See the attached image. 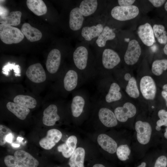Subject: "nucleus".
Listing matches in <instances>:
<instances>
[{
    "mask_svg": "<svg viewBox=\"0 0 167 167\" xmlns=\"http://www.w3.org/2000/svg\"><path fill=\"white\" fill-rule=\"evenodd\" d=\"M108 20L107 11L101 15L86 19L77 37L81 42L92 45L102 32Z\"/></svg>",
    "mask_w": 167,
    "mask_h": 167,
    "instance_id": "obj_1",
    "label": "nucleus"
},
{
    "mask_svg": "<svg viewBox=\"0 0 167 167\" xmlns=\"http://www.w3.org/2000/svg\"><path fill=\"white\" fill-rule=\"evenodd\" d=\"M89 45L81 42L76 45L72 53V60L75 68L80 73L95 69V57Z\"/></svg>",
    "mask_w": 167,
    "mask_h": 167,
    "instance_id": "obj_2",
    "label": "nucleus"
},
{
    "mask_svg": "<svg viewBox=\"0 0 167 167\" xmlns=\"http://www.w3.org/2000/svg\"><path fill=\"white\" fill-rule=\"evenodd\" d=\"M121 61L118 53L111 48L97 49L95 57V68L100 71L111 70L117 66Z\"/></svg>",
    "mask_w": 167,
    "mask_h": 167,
    "instance_id": "obj_3",
    "label": "nucleus"
},
{
    "mask_svg": "<svg viewBox=\"0 0 167 167\" xmlns=\"http://www.w3.org/2000/svg\"><path fill=\"white\" fill-rule=\"evenodd\" d=\"M105 2L98 0H83L76 4L81 13L86 18L103 14L107 11Z\"/></svg>",
    "mask_w": 167,
    "mask_h": 167,
    "instance_id": "obj_4",
    "label": "nucleus"
},
{
    "mask_svg": "<svg viewBox=\"0 0 167 167\" xmlns=\"http://www.w3.org/2000/svg\"><path fill=\"white\" fill-rule=\"evenodd\" d=\"M24 35L17 28L1 24L0 38L7 44L18 43L24 38Z\"/></svg>",
    "mask_w": 167,
    "mask_h": 167,
    "instance_id": "obj_5",
    "label": "nucleus"
},
{
    "mask_svg": "<svg viewBox=\"0 0 167 167\" xmlns=\"http://www.w3.org/2000/svg\"><path fill=\"white\" fill-rule=\"evenodd\" d=\"M139 13V8L132 5L128 6H116L110 11V15L114 19L123 21L130 20L137 16Z\"/></svg>",
    "mask_w": 167,
    "mask_h": 167,
    "instance_id": "obj_6",
    "label": "nucleus"
},
{
    "mask_svg": "<svg viewBox=\"0 0 167 167\" xmlns=\"http://www.w3.org/2000/svg\"><path fill=\"white\" fill-rule=\"evenodd\" d=\"M115 31L114 28L108 24L107 21L102 32L92 45L94 46L96 50L108 48L109 43L116 38Z\"/></svg>",
    "mask_w": 167,
    "mask_h": 167,
    "instance_id": "obj_7",
    "label": "nucleus"
},
{
    "mask_svg": "<svg viewBox=\"0 0 167 167\" xmlns=\"http://www.w3.org/2000/svg\"><path fill=\"white\" fill-rule=\"evenodd\" d=\"M85 19L76 3L70 11L69 19V28L75 32L76 36H78Z\"/></svg>",
    "mask_w": 167,
    "mask_h": 167,
    "instance_id": "obj_8",
    "label": "nucleus"
},
{
    "mask_svg": "<svg viewBox=\"0 0 167 167\" xmlns=\"http://www.w3.org/2000/svg\"><path fill=\"white\" fill-rule=\"evenodd\" d=\"M141 53V49L139 43L136 40L129 41L124 57L125 63L128 65H133L138 61Z\"/></svg>",
    "mask_w": 167,
    "mask_h": 167,
    "instance_id": "obj_9",
    "label": "nucleus"
},
{
    "mask_svg": "<svg viewBox=\"0 0 167 167\" xmlns=\"http://www.w3.org/2000/svg\"><path fill=\"white\" fill-rule=\"evenodd\" d=\"M140 88L143 96L147 100H153L156 96V88L152 78L146 75L142 77L140 82Z\"/></svg>",
    "mask_w": 167,
    "mask_h": 167,
    "instance_id": "obj_10",
    "label": "nucleus"
},
{
    "mask_svg": "<svg viewBox=\"0 0 167 167\" xmlns=\"http://www.w3.org/2000/svg\"><path fill=\"white\" fill-rule=\"evenodd\" d=\"M135 129L139 142L143 145L148 143L150 140L152 132L150 124L147 122L138 121L135 123Z\"/></svg>",
    "mask_w": 167,
    "mask_h": 167,
    "instance_id": "obj_11",
    "label": "nucleus"
},
{
    "mask_svg": "<svg viewBox=\"0 0 167 167\" xmlns=\"http://www.w3.org/2000/svg\"><path fill=\"white\" fill-rule=\"evenodd\" d=\"M26 74L29 80L35 83H42L46 79L45 71L39 63L30 66L26 70Z\"/></svg>",
    "mask_w": 167,
    "mask_h": 167,
    "instance_id": "obj_12",
    "label": "nucleus"
},
{
    "mask_svg": "<svg viewBox=\"0 0 167 167\" xmlns=\"http://www.w3.org/2000/svg\"><path fill=\"white\" fill-rule=\"evenodd\" d=\"M114 113L118 121L123 122L135 115L136 109L133 104L127 102L124 103L122 106L116 107Z\"/></svg>",
    "mask_w": 167,
    "mask_h": 167,
    "instance_id": "obj_13",
    "label": "nucleus"
},
{
    "mask_svg": "<svg viewBox=\"0 0 167 167\" xmlns=\"http://www.w3.org/2000/svg\"><path fill=\"white\" fill-rule=\"evenodd\" d=\"M62 136V133L60 131L56 129H52L47 131L46 136L40 140L39 143L44 149L49 150L60 141Z\"/></svg>",
    "mask_w": 167,
    "mask_h": 167,
    "instance_id": "obj_14",
    "label": "nucleus"
},
{
    "mask_svg": "<svg viewBox=\"0 0 167 167\" xmlns=\"http://www.w3.org/2000/svg\"><path fill=\"white\" fill-rule=\"evenodd\" d=\"M61 61V53L58 49L55 48L49 53L46 62V67L50 73H56L58 71Z\"/></svg>",
    "mask_w": 167,
    "mask_h": 167,
    "instance_id": "obj_15",
    "label": "nucleus"
},
{
    "mask_svg": "<svg viewBox=\"0 0 167 167\" xmlns=\"http://www.w3.org/2000/svg\"><path fill=\"white\" fill-rule=\"evenodd\" d=\"M137 33L140 39L145 45L150 46L155 42V36L153 28L148 23L139 25Z\"/></svg>",
    "mask_w": 167,
    "mask_h": 167,
    "instance_id": "obj_16",
    "label": "nucleus"
},
{
    "mask_svg": "<svg viewBox=\"0 0 167 167\" xmlns=\"http://www.w3.org/2000/svg\"><path fill=\"white\" fill-rule=\"evenodd\" d=\"M80 73L75 68L68 70L66 73L63 80V87L68 92L74 90L78 86Z\"/></svg>",
    "mask_w": 167,
    "mask_h": 167,
    "instance_id": "obj_17",
    "label": "nucleus"
},
{
    "mask_svg": "<svg viewBox=\"0 0 167 167\" xmlns=\"http://www.w3.org/2000/svg\"><path fill=\"white\" fill-rule=\"evenodd\" d=\"M58 112V107L55 104H51L45 108L43 112L42 121L44 124L48 126L54 125L60 119Z\"/></svg>",
    "mask_w": 167,
    "mask_h": 167,
    "instance_id": "obj_18",
    "label": "nucleus"
},
{
    "mask_svg": "<svg viewBox=\"0 0 167 167\" xmlns=\"http://www.w3.org/2000/svg\"><path fill=\"white\" fill-rule=\"evenodd\" d=\"M98 116L101 122L107 127H114L118 124V120L114 113L108 108H101L98 111Z\"/></svg>",
    "mask_w": 167,
    "mask_h": 167,
    "instance_id": "obj_19",
    "label": "nucleus"
},
{
    "mask_svg": "<svg viewBox=\"0 0 167 167\" xmlns=\"http://www.w3.org/2000/svg\"><path fill=\"white\" fill-rule=\"evenodd\" d=\"M77 142V139L75 136H70L65 143L58 147V151L61 152L64 157L69 158L76 149Z\"/></svg>",
    "mask_w": 167,
    "mask_h": 167,
    "instance_id": "obj_20",
    "label": "nucleus"
},
{
    "mask_svg": "<svg viewBox=\"0 0 167 167\" xmlns=\"http://www.w3.org/2000/svg\"><path fill=\"white\" fill-rule=\"evenodd\" d=\"M98 144L105 151L110 154L115 153L117 150L118 145L116 141L108 135L101 134L97 137Z\"/></svg>",
    "mask_w": 167,
    "mask_h": 167,
    "instance_id": "obj_21",
    "label": "nucleus"
},
{
    "mask_svg": "<svg viewBox=\"0 0 167 167\" xmlns=\"http://www.w3.org/2000/svg\"><path fill=\"white\" fill-rule=\"evenodd\" d=\"M86 100L85 97L81 94H77L72 98L71 105L72 116L78 118L82 113L86 104Z\"/></svg>",
    "mask_w": 167,
    "mask_h": 167,
    "instance_id": "obj_22",
    "label": "nucleus"
},
{
    "mask_svg": "<svg viewBox=\"0 0 167 167\" xmlns=\"http://www.w3.org/2000/svg\"><path fill=\"white\" fill-rule=\"evenodd\" d=\"M14 156L26 167H37L38 160L29 153L22 150L16 151Z\"/></svg>",
    "mask_w": 167,
    "mask_h": 167,
    "instance_id": "obj_23",
    "label": "nucleus"
},
{
    "mask_svg": "<svg viewBox=\"0 0 167 167\" xmlns=\"http://www.w3.org/2000/svg\"><path fill=\"white\" fill-rule=\"evenodd\" d=\"M21 31L27 39L31 42L38 41L42 37V33L39 30L27 23L22 25Z\"/></svg>",
    "mask_w": 167,
    "mask_h": 167,
    "instance_id": "obj_24",
    "label": "nucleus"
},
{
    "mask_svg": "<svg viewBox=\"0 0 167 167\" xmlns=\"http://www.w3.org/2000/svg\"><path fill=\"white\" fill-rule=\"evenodd\" d=\"M6 107L10 111L22 120H24L30 112L29 109L14 102H8Z\"/></svg>",
    "mask_w": 167,
    "mask_h": 167,
    "instance_id": "obj_25",
    "label": "nucleus"
},
{
    "mask_svg": "<svg viewBox=\"0 0 167 167\" xmlns=\"http://www.w3.org/2000/svg\"><path fill=\"white\" fill-rule=\"evenodd\" d=\"M85 154L83 148H76L69 160L68 164L70 167H84Z\"/></svg>",
    "mask_w": 167,
    "mask_h": 167,
    "instance_id": "obj_26",
    "label": "nucleus"
},
{
    "mask_svg": "<svg viewBox=\"0 0 167 167\" xmlns=\"http://www.w3.org/2000/svg\"><path fill=\"white\" fill-rule=\"evenodd\" d=\"M120 90V87L117 83H112L105 95V101L108 103H111L120 100L122 97Z\"/></svg>",
    "mask_w": 167,
    "mask_h": 167,
    "instance_id": "obj_27",
    "label": "nucleus"
},
{
    "mask_svg": "<svg viewBox=\"0 0 167 167\" xmlns=\"http://www.w3.org/2000/svg\"><path fill=\"white\" fill-rule=\"evenodd\" d=\"M26 4L28 9L37 16L44 15L47 11V7L43 0H27Z\"/></svg>",
    "mask_w": 167,
    "mask_h": 167,
    "instance_id": "obj_28",
    "label": "nucleus"
},
{
    "mask_svg": "<svg viewBox=\"0 0 167 167\" xmlns=\"http://www.w3.org/2000/svg\"><path fill=\"white\" fill-rule=\"evenodd\" d=\"M13 102L29 109L35 108L37 105L36 100L32 97L27 95H17L14 97Z\"/></svg>",
    "mask_w": 167,
    "mask_h": 167,
    "instance_id": "obj_29",
    "label": "nucleus"
},
{
    "mask_svg": "<svg viewBox=\"0 0 167 167\" xmlns=\"http://www.w3.org/2000/svg\"><path fill=\"white\" fill-rule=\"evenodd\" d=\"M21 15L19 11H12L6 16L0 17V23L10 26H17L20 23Z\"/></svg>",
    "mask_w": 167,
    "mask_h": 167,
    "instance_id": "obj_30",
    "label": "nucleus"
},
{
    "mask_svg": "<svg viewBox=\"0 0 167 167\" xmlns=\"http://www.w3.org/2000/svg\"><path fill=\"white\" fill-rule=\"evenodd\" d=\"M126 92L131 97L137 98L139 96V92L135 79L132 77L128 81L126 88Z\"/></svg>",
    "mask_w": 167,
    "mask_h": 167,
    "instance_id": "obj_31",
    "label": "nucleus"
},
{
    "mask_svg": "<svg viewBox=\"0 0 167 167\" xmlns=\"http://www.w3.org/2000/svg\"><path fill=\"white\" fill-rule=\"evenodd\" d=\"M167 69V59H165L156 60L152 63V71L154 75L159 76L164 71Z\"/></svg>",
    "mask_w": 167,
    "mask_h": 167,
    "instance_id": "obj_32",
    "label": "nucleus"
},
{
    "mask_svg": "<svg viewBox=\"0 0 167 167\" xmlns=\"http://www.w3.org/2000/svg\"><path fill=\"white\" fill-rule=\"evenodd\" d=\"M116 154L118 158L121 161H125L129 159L131 150L127 144H122L117 148Z\"/></svg>",
    "mask_w": 167,
    "mask_h": 167,
    "instance_id": "obj_33",
    "label": "nucleus"
},
{
    "mask_svg": "<svg viewBox=\"0 0 167 167\" xmlns=\"http://www.w3.org/2000/svg\"><path fill=\"white\" fill-rule=\"evenodd\" d=\"M4 161L7 167H26L12 155L6 156L4 157Z\"/></svg>",
    "mask_w": 167,
    "mask_h": 167,
    "instance_id": "obj_34",
    "label": "nucleus"
},
{
    "mask_svg": "<svg viewBox=\"0 0 167 167\" xmlns=\"http://www.w3.org/2000/svg\"><path fill=\"white\" fill-rule=\"evenodd\" d=\"M11 130L6 126L0 125V145L2 146L6 143L8 136L12 135Z\"/></svg>",
    "mask_w": 167,
    "mask_h": 167,
    "instance_id": "obj_35",
    "label": "nucleus"
},
{
    "mask_svg": "<svg viewBox=\"0 0 167 167\" xmlns=\"http://www.w3.org/2000/svg\"><path fill=\"white\" fill-rule=\"evenodd\" d=\"M158 116L160 119L156 122V125L159 126H167V111L162 109L158 112Z\"/></svg>",
    "mask_w": 167,
    "mask_h": 167,
    "instance_id": "obj_36",
    "label": "nucleus"
},
{
    "mask_svg": "<svg viewBox=\"0 0 167 167\" xmlns=\"http://www.w3.org/2000/svg\"><path fill=\"white\" fill-rule=\"evenodd\" d=\"M153 29L154 36L157 39L163 34L167 33L164 26L161 24L154 25Z\"/></svg>",
    "mask_w": 167,
    "mask_h": 167,
    "instance_id": "obj_37",
    "label": "nucleus"
},
{
    "mask_svg": "<svg viewBox=\"0 0 167 167\" xmlns=\"http://www.w3.org/2000/svg\"><path fill=\"white\" fill-rule=\"evenodd\" d=\"M167 166V158L166 156L162 155L157 159L154 167H166Z\"/></svg>",
    "mask_w": 167,
    "mask_h": 167,
    "instance_id": "obj_38",
    "label": "nucleus"
},
{
    "mask_svg": "<svg viewBox=\"0 0 167 167\" xmlns=\"http://www.w3.org/2000/svg\"><path fill=\"white\" fill-rule=\"evenodd\" d=\"M135 1V0H118L117 2L118 6L126 7L132 5Z\"/></svg>",
    "mask_w": 167,
    "mask_h": 167,
    "instance_id": "obj_39",
    "label": "nucleus"
},
{
    "mask_svg": "<svg viewBox=\"0 0 167 167\" xmlns=\"http://www.w3.org/2000/svg\"><path fill=\"white\" fill-rule=\"evenodd\" d=\"M148 1L156 7H161L166 1L165 0H149Z\"/></svg>",
    "mask_w": 167,
    "mask_h": 167,
    "instance_id": "obj_40",
    "label": "nucleus"
},
{
    "mask_svg": "<svg viewBox=\"0 0 167 167\" xmlns=\"http://www.w3.org/2000/svg\"><path fill=\"white\" fill-rule=\"evenodd\" d=\"M167 33H165L160 36L157 38L158 42L162 44H167Z\"/></svg>",
    "mask_w": 167,
    "mask_h": 167,
    "instance_id": "obj_41",
    "label": "nucleus"
},
{
    "mask_svg": "<svg viewBox=\"0 0 167 167\" xmlns=\"http://www.w3.org/2000/svg\"><path fill=\"white\" fill-rule=\"evenodd\" d=\"M9 12L8 10L6 8L2 6H0V17H4L8 15Z\"/></svg>",
    "mask_w": 167,
    "mask_h": 167,
    "instance_id": "obj_42",
    "label": "nucleus"
},
{
    "mask_svg": "<svg viewBox=\"0 0 167 167\" xmlns=\"http://www.w3.org/2000/svg\"><path fill=\"white\" fill-rule=\"evenodd\" d=\"M161 95L165 100L166 106H167V92L163 90L161 93Z\"/></svg>",
    "mask_w": 167,
    "mask_h": 167,
    "instance_id": "obj_43",
    "label": "nucleus"
},
{
    "mask_svg": "<svg viewBox=\"0 0 167 167\" xmlns=\"http://www.w3.org/2000/svg\"><path fill=\"white\" fill-rule=\"evenodd\" d=\"M131 75L128 73H126L124 76V79L126 81H129L131 78Z\"/></svg>",
    "mask_w": 167,
    "mask_h": 167,
    "instance_id": "obj_44",
    "label": "nucleus"
},
{
    "mask_svg": "<svg viewBox=\"0 0 167 167\" xmlns=\"http://www.w3.org/2000/svg\"><path fill=\"white\" fill-rule=\"evenodd\" d=\"M92 167H105L104 165L100 164H97L93 165Z\"/></svg>",
    "mask_w": 167,
    "mask_h": 167,
    "instance_id": "obj_45",
    "label": "nucleus"
},
{
    "mask_svg": "<svg viewBox=\"0 0 167 167\" xmlns=\"http://www.w3.org/2000/svg\"><path fill=\"white\" fill-rule=\"evenodd\" d=\"M163 51L164 53L167 55V44L165 45L163 48Z\"/></svg>",
    "mask_w": 167,
    "mask_h": 167,
    "instance_id": "obj_46",
    "label": "nucleus"
},
{
    "mask_svg": "<svg viewBox=\"0 0 167 167\" xmlns=\"http://www.w3.org/2000/svg\"><path fill=\"white\" fill-rule=\"evenodd\" d=\"M162 88L164 90L167 92V84L164 85L163 86Z\"/></svg>",
    "mask_w": 167,
    "mask_h": 167,
    "instance_id": "obj_47",
    "label": "nucleus"
},
{
    "mask_svg": "<svg viewBox=\"0 0 167 167\" xmlns=\"http://www.w3.org/2000/svg\"><path fill=\"white\" fill-rule=\"evenodd\" d=\"M164 136L165 138L167 139V127L165 130V132L164 134Z\"/></svg>",
    "mask_w": 167,
    "mask_h": 167,
    "instance_id": "obj_48",
    "label": "nucleus"
},
{
    "mask_svg": "<svg viewBox=\"0 0 167 167\" xmlns=\"http://www.w3.org/2000/svg\"><path fill=\"white\" fill-rule=\"evenodd\" d=\"M156 129L157 131H160L161 129V127L156 125Z\"/></svg>",
    "mask_w": 167,
    "mask_h": 167,
    "instance_id": "obj_49",
    "label": "nucleus"
},
{
    "mask_svg": "<svg viewBox=\"0 0 167 167\" xmlns=\"http://www.w3.org/2000/svg\"><path fill=\"white\" fill-rule=\"evenodd\" d=\"M164 7L165 10L167 11V1L165 4Z\"/></svg>",
    "mask_w": 167,
    "mask_h": 167,
    "instance_id": "obj_50",
    "label": "nucleus"
},
{
    "mask_svg": "<svg viewBox=\"0 0 167 167\" xmlns=\"http://www.w3.org/2000/svg\"></svg>",
    "mask_w": 167,
    "mask_h": 167,
    "instance_id": "obj_51",
    "label": "nucleus"
}]
</instances>
